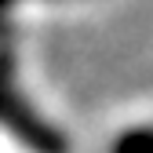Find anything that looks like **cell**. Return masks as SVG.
<instances>
[{"mask_svg":"<svg viewBox=\"0 0 153 153\" xmlns=\"http://www.w3.org/2000/svg\"><path fill=\"white\" fill-rule=\"evenodd\" d=\"M0 124H4L18 142H26L33 153H69V139L55 124H48L40 113L18 95L15 84L0 95Z\"/></svg>","mask_w":153,"mask_h":153,"instance_id":"cell-1","label":"cell"},{"mask_svg":"<svg viewBox=\"0 0 153 153\" xmlns=\"http://www.w3.org/2000/svg\"><path fill=\"white\" fill-rule=\"evenodd\" d=\"M11 84H15V62H11L7 51H0V95H4Z\"/></svg>","mask_w":153,"mask_h":153,"instance_id":"cell-3","label":"cell"},{"mask_svg":"<svg viewBox=\"0 0 153 153\" xmlns=\"http://www.w3.org/2000/svg\"><path fill=\"white\" fill-rule=\"evenodd\" d=\"M7 4H15V0H0V7H7Z\"/></svg>","mask_w":153,"mask_h":153,"instance_id":"cell-4","label":"cell"},{"mask_svg":"<svg viewBox=\"0 0 153 153\" xmlns=\"http://www.w3.org/2000/svg\"><path fill=\"white\" fill-rule=\"evenodd\" d=\"M109 153H153V128H128Z\"/></svg>","mask_w":153,"mask_h":153,"instance_id":"cell-2","label":"cell"}]
</instances>
